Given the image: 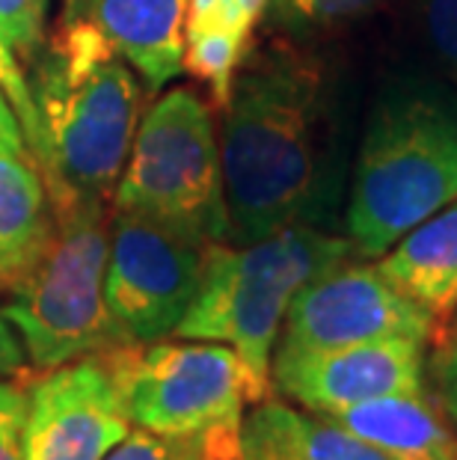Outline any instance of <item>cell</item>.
Segmentation results:
<instances>
[{"label": "cell", "mask_w": 457, "mask_h": 460, "mask_svg": "<svg viewBox=\"0 0 457 460\" xmlns=\"http://www.w3.org/2000/svg\"><path fill=\"white\" fill-rule=\"evenodd\" d=\"M443 345H457V312H454V318H452L449 330H445V336H443ZM443 345H440V348H443Z\"/></svg>", "instance_id": "obj_28"}, {"label": "cell", "mask_w": 457, "mask_h": 460, "mask_svg": "<svg viewBox=\"0 0 457 460\" xmlns=\"http://www.w3.org/2000/svg\"><path fill=\"white\" fill-rule=\"evenodd\" d=\"M398 336L436 348L440 330L419 303L383 277L377 261L356 256L297 291L282 321L277 350L297 354Z\"/></svg>", "instance_id": "obj_9"}, {"label": "cell", "mask_w": 457, "mask_h": 460, "mask_svg": "<svg viewBox=\"0 0 457 460\" xmlns=\"http://www.w3.org/2000/svg\"><path fill=\"white\" fill-rule=\"evenodd\" d=\"M0 93L6 95L9 104L22 122V134L27 143V152L36 140V107H33V93H31V81H27V68L18 60V54L13 51V45L6 42L4 33H0Z\"/></svg>", "instance_id": "obj_22"}, {"label": "cell", "mask_w": 457, "mask_h": 460, "mask_svg": "<svg viewBox=\"0 0 457 460\" xmlns=\"http://www.w3.org/2000/svg\"><path fill=\"white\" fill-rule=\"evenodd\" d=\"M51 232L36 259L9 282L4 312L22 336L33 371L122 345L104 303L110 205H54Z\"/></svg>", "instance_id": "obj_5"}, {"label": "cell", "mask_w": 457, "mask_h": 460, "mask_svg": "<svg viewBox=\"0 0 457 460\" xmlns=\"http://www.w3.org/2000/svg\"><path fill=\"white\" fill-rule=\"evenodd\" d=\"M324 419L365 439L392 460H457V428L431 393L383 395Z\"/></svg>", "instance_id": "obj_14"}, {"label": "cell", "mask_w": 457, "mask_h": 460, "mask_svg": "<svg viewBox=\"0 0 457 460\" xmlns=\"http://www.w3.org/2000/svg\"><path fill=\"white\" fill-rule=\"evenodd\" d=\"M356 259L347 234L321 226H286L252 243H208L197 297L172 336L229 345L261 384L291 300L309 282Z\"/></svg>", "instance_id": "obj_4"}, {"label": "cell", "mask_w": 457, "mask_h": 460, "mask_svg": "<svg viewBox=\"0 0 457 460\" xmlns=\"http://www.w3.org/2000/svg\"><path fill=\"white\" fill-rule=\"evenodd\" d=\"M241 460H392L330 419L282 398L250 407L241 425Z\"/></svg>", "instance_id": "obj_15"}, {"label": "cell", "mask_w": 457, "mask_h": 460, "mask_svg": "<svg viewBox=\"0 0 457 460\" xmlns=\"http://www.w3.org/2000/svg\"><path fill=\"white\" fill-rule=\"evenodd\" d=\"M0 149H13V152H27L22 122L13 111V104L4 93H0Z\"/></svg>", "instance_id": "obj_27"}, {"label": "cell", "mask_w": 457, "mask_h": 460, "mask_svg": "<svg viewBox=\"0 0 457 460\" xmlns=\"http://www.w3.org/2000/svg\"><path fill=\"white\" fill-rule=\"evenodd\" d=\"M190 0H63L60 18L86 22L125 57L149 90L184 72Z\"/></svg>", "instance_id": "obj_12"}, {"label": "cell", "mask_w": 457, "mask_h": 460, "mask_svg": "<svg viewBox=\"0 0 457 460\" xmlns=\"http://www.w3.org/2000/svg\"><path fill=\"white\" fill-rule=\"evenodd\" d=\"M389 0H270L277 22L297 33H330L374 15Z\"/></svg>", "instance_id": "obj_19"}, {"label": "cell", "mask_w": 457, "mask_h": 460, "mask_svg": "<svg viewBox=\"0 0 457 460\" xmlns=\"http://www.w3.org/2000/svg\"><path fill=\"white\" fill-rule=\"evenodd\" d=\"M422 22L443 72L457 60V0H419Z\"/></svg>", "instance_id": "obj_24"}, {"label": "cell", "mask_w": 457, "mask_h": 460, "mask_svg": "<svg viewBox=\"0 0 457 460\" xmlns=\"http://www.w3.org/2000/svg\"><path fill=\"white\" fill-rule=\"evenodd\" d=\"M427 384H431V398L457 428V345L434 348L427 359Z\"/></svg>", "instance_id": "obj_25"}, {"label": "cell", "mask_w": 457, "mask_h": 460, "mask_svg": "<svg viewBox=\"0 0 457 460\" xmlns=\"http://www.w3.org/2000/svg\"><path fill=\"white\" fill-rule=\"evenodd\" d=\"M110 208L137 211L202 243L229 241L220 131L208 99L172 86L140 116Z\"/></svg>", "instance_id": "obj_6"}, {"label": "cell", "mask_w": 457, "mask_h": 460, "mask_svg": "<svg viewBox=\"0 0 457 460\" xmlns=\"http://www.w3.org/2000/svg\"><path fill=\"white\" fill-rule=\"evenodd\" d=\"M270 384L282 401L318 416L383 395L425 393L427 341L398 336L297 354L277 350Z\"/></svg>", "instance_id": "obj_10"}, {"label": "cell", "mask_w": 457, "mask_h": 460, "mask_svg": "<svg viewBox=\"0 0 457 460\" xmlns=\"http://www.w3.org/2000/svg\"><path fill=\"white\" fill-rule=\"evenodd\" d=\"M206 247L137 211L110 208L104 303L122 345L176 332L197 297Z\"/></svg>", "instance_id": "obj_8"}, {"label": "cell", "mask_w": 457, "mask_h": 460, "mask_svg": "<svg viewBox=\"0 0 457 460\" xmlns=\"http://www.w3.org/2000/svg\"><path fill=\"white\" fill-rule=\"evenodd\" d=\"M445 77H449V81H452V84L457 86V60H454V63L449 66V72H445Z\"/></svg>", "instance_id": "obj_29"}, {"label": "cell", "mask_w": 457, "mask_h": 460, "mask_svg": "<svg viewBox=\"0 0 457 460\" xmlns=\"http://www.w3.org/2000/svg\"><path fill=\"white\" fill-rule=\"evenodd\" d=\"M131 425L167 437L241 439L250 407L274 395L229 345L158 339L99 354Z\"/></svg>", "instance_id": "obj_7"}, {"label": "cell", "mask_w": 457, "mask_h": 460, "mask_svg": "<svg viewBox=\"0 0 457 460\" xmlns=\"http://www.w3.org/2000/svg\"><path fill=\"white\" fill-rule=\"evenodd\" d=\"M27 375V354L22 345V336L9 324L4 306H0V380Z\"/></svg>", "instance_id": "obj_26"}, {"label": "cell", "mask_w": 457, "mask_h": 460, "mask_svg": "<svg viewBox=\"0 0 457 460\" xmlns=\"http://www.w3.org/2000/svg\"><path fill=\"white\" fill-rule=\"evenodd\" d=\"M104 460H241V439L167 437L131 425Z\"/></svg>", "instance_id": "obj_18"}, {"label": "cell", "mask_w": 457, "mask_h": 460, "mask_svg": "<svg viewBox=\"0 0 457 460\" xmlns=\"http://www.w3.org/2000/svg\"><path fill=\"white\" fill-rule=\"evenodd\" d=\"M377 268L436 321L440 348L457 312V199L398 238L377 259Z\"/></svg>", "instance_id": "obj_13"}, {"label": "cell", "mask_w": 457, "mask_h": 460, "mask_svg": "<svg viewBox=\"0 0 457 460\" xmlns=\"http://www.w3.org/2000/svg\"><path fill=\"white\" fill-rule=\"evenodd\" d=\"M31 155L54 205H110L143 116L140 75L86 22L57 18L27 63Z\"/></svg>", "instance_id": "obj_2"}, {"label": "cell", "mask_w": 457, "mask_h": 460, "mask_svg": "<svg viewBox=\"0 0 457 460\" xmlns=\"http://www.w3.org/2000/svg\"><path fill=\"white\" fill-rule=\"evenodd\" d=\"M250 45L223 31H188L184 36V72L208 90L214 111H223L232 95V84Z\"/></svg>", "instance_id": "obj_17"}, {"label": "cell", "mask_w": 457, "mask_h": 460, "mask_svg": "<svg viewBox=\"0 0 457 460\" xmlns=\"http://www.w3.org/2000/svg\"><path fill=\"white\" fill-rule=\"evenodd\" d=\"M24 413H27V384L15 377L0 380V460H27Z\"/></svg>", "instance_id": "obj_23"}, {"label": "cell", "mask_w": 457, "mask_h": 460, "mask_svg": "<svg viewBox=\"0 0 457 460\" xmlns=\"http://www.w3.org/2000/svg\"><path fill=\"white\" fill-rule=\"evenodd\" d=\"M457 199V86L407 72L374 95L347 188L345 234L381 259L425 217Z\"/></svg>", "instance_id": "obj_3"}, {"label": "cell", "mask_w": 457, "mask_h": 460, "mask_svg": "<svg viewBox=\"0 0 457 460\" xmlns=\"http://www.w3.org/2000/svg\"><path fill=\"white\" fill-rule=\"evenodd\" d=\"M54 208L31 152L0 149V288L36 259Z\"/></svg>", "instance_id": "obj_16"}, {"label": "cell", "mask_w": 457, "mask_h": 460, "mask_svg": "<svg viewBox=\"0 0 457 460\" xmlns=\"http://www.w3.org/2000/svg\"><path fill=\"white\" fill-rule=\"evenodd\" d=\"M0 33L24 66L48 36V0H0Z\"/></svg>", "instance_id": "obj_21"}, {"label": "cell", "mask_w": 457, "mask_h": 460, "mask_svg": "<svg viewBox=\"0 0 457 460\" xmlns=\"http://www.w3.org/2000/svg\"><path fill=\"white\" fill-rule=\"evenodd\" d=\"M229 243L286 226H321L338 199L336 86L327 66L291 42L252 48L220 111Z\"/></svg>", "instance_id": "obj_1"}, {"label": "cell", "mask_w": 457, "mask_h": 460, "mask_svg": "<svg viewBox=\"0 0 457 460\" xmlns=\"http://www.w3.org/2000/svg\"><path fill=\"white\" fill-rule=\"evenodd\" d=\"M270 0H190L188 31H223L252 45V33Z\"/></svg>", "instance_id": "obj_20"}, {"label": "cell", "mask_w": 457, "mask_h": 460, "mask_svg": "<svg viewBox=\"0 0 457 460\" xmlns=\"http://www.w3.org/2000/svg\"><path fill=\"white\" fill-rule=\"evenodd\" d=\"M24 384L27 460H104L131 430L99 354L36 371Z\"/></svg>", "instance_id": "obj_11"}]
</instances>
